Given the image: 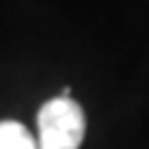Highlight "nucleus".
Segmentation results:
<instances>
[{
	"mask_svg": "<svg viewBox=\"0 0 149 149\" xmlns=\"http://www.w3.org/2000/svg\"><path fill=\"white\" fill-rule=\"evenodd\" d=\"M85 114L76 100L54 97L38 111V149H81Z\"/></svg>",
	"mask_w": 149,
	"mask_h": 149,
	"instance_id": "1",
	"label": "nucleus"
},
{
	"mask_svg": "<svg viewBox=\"0 0 149 149\" xmlns=\"http://www.w3.org/2000/svg\"><path fill=\"white\" fill-rule=\"evenodd\" d=\"M0 149H38V144L19 121H0Z\"/></svg>",
	"mask_w": 149,
	"mask_h": 149,
	"instance_id": "2",
	"label": "nucleus"
}]
</instances>
